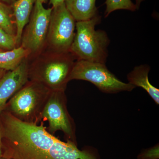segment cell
I'll list each match as a JSON object with an SVG mask.
<instances>
[{
  "label": "cell",
  "instance_id": "6da1fadb",
  "mask_svg": "<svg viewBox=\"0 0 159 159\" xmlns=\"http://www.w3.org/2000/svg\"><path fill=\"white\" fill-rule=\"evenodd\" d=\"M3 156L9 159H99L97 150H80L70 141L63 142L40 124L27 123L3 111L0 114Z\"/></svg>",
  "mask_w": 159,
  "mask_h": 159
},
{
  "label": "cell",
  "instance_id": "7a4b0ae2",
  "mask_svg": "<svg viewBox=\"0 0 159 159\" xmlns=\"http://www.w3.org/2000/svg\"><path fill=\"white\" fill-rule=\"evenodd\" d=\"M76 60L70 51L60 53L45 48L28 58L29 80L52 91H65Z\"/></svg>",
  "mask_w": 159,
  "mask_h": 159
},
{
  "label": "cell",
  "instance_id": "3957f363",
  "mask_svg": "<svg viewBox=\"0 0 159 159\" xmlns=\"http://www.w3.org/2000/svg\"><path fill=\"white\" fill-rule=\"evenodd\" d=\"M101 19L98 14L90 19L76 22L70 52L77 60L106 63L110 39L105 31L96 30V26Z\"/></svg>",
  "mask_w": 159,
  "mask_h": 159
},
{
  "label": "cell",
  "instance_id": "277c9868",
  "mask_svg": "<svg viewBox=\"0 0 159 159\" xmlns=\"http://www.w3.org/2000/svg\"><path fill=\"white\" fill-rule=\"evenodd\" d=\"M51 92L41 84L29 80L9 99L4 111L22 122L39 124Z\"/></svg>",
  "mask_w": 159,
  "mask_h": 159
},
{
  "label": "cell",
  "instance_id": "5b68a950",
  "mask_svg": "<svg viewBox=\"0 0 159 159\" xmlns=\"http://www.w3.org/2000/svg\"><path fill=\"white\" fill-rule=\"evenodd\" d=\"M89 81L106 93L131 92L135 88L129 83L122 82L107 67L105 64L78 60L74 63L70 80Z\"/></svg>",
  "mask_w": 159,
  "mask_h": 159
},
{
  "label": "cell",
  "instance_id": "8992f818",
  "mask_svg": "<svg viewBox=\"0 0 159 159\" xmlns=\"http://www.w3.org/2000/svg\"><path fill=\"white\" fill-rule=\"evenodd\" d=\"M76 23L65 3L52 8L45 48L60 53L70 52Z\"/></svg>",
  "mask_w": 159,
  "mask_h": 159
},
{
  "label": "cell",
  "instance_id": "52a82bcc",
  "mask_svg": "<svg viewBox=\"0 0 159 159\" xmlns=\"http://www.w3.org/2000/svg\"><path fill=\"white\" fill-rule=\"evenodd\" d=\"M42 121L48 122L47 130L54 135L61 131L66 141L77 144L76 125L67 107L65 91H52L42 114Z\"/></svg>",
  "mask_w": 159,
  "mask_h": 159
},
{
  "label": "cell",
  "instance_id": "ba28073f",
  "mask_svg": "<svg viewBox=\"0 0 159 159\" xmlns=\"http://www.w3.org/2000/svg\"><path fill=\"white\" fill-rule=\"evenodd\" d=\"M52 10V7L46 9L42 3L35 1L29 22L23 30L20 45L30 52L29 57L39 54L45 48Z\"/></svg>",
  "mask_w": 159,
  "mask_h": 159
},
{
  "label": "cell",
  "instance_id": "9c48e42d",
  "mask_svg": "<svg viewBox=\"0 0 159 159\" xmlns=\"http://www.w3.org/2000/svg\"><path fill=\"white\" fill-rule=\"evenodd\" d=\"M28 80V58L13 70L4 74L0 79V114L9 99Z\"/></svg>",
  "mask_w": 159,
  "mask_h": 159
},
{
  "label": "cell",
  "instance_id": "30bf717a",
  "mask_svg": "<svg viewBox=\"0 0 159 159\" xmlns=\"http://www.w3.org/2000/svg\"><path fill=\"white\" fill-rule=\"evenodd\" d=\"M150 67L148 65H142L135 67L127 75L128 83L135 87H139L145 90L156 103L159 104V89L150 83L148 73Z\"/></svg>",
  "mask_w": 159,
  "mask_h": 159
},
{
  "label": "cell",
  "instance_id": "8fae6325",
  "mask_svg": "<svg viewBox=\"0 0 159 159\" xmlns=\"http://www.w3.org/2000/svg\"><path fill=\"white\" fill-rule=\"evenodd\" d=\"M35 0H16L12 5L13 15L16 25V46L20 45L23 30L29 22Z\"/></svg>",
  "mask_w": 159,
  "mask_h": 159
},
{
  "label": "cell",
  "instance_id": "7c38bea8",
  "mask_svg": "<svg viewBox=\"0 0 159 159\" xmlns=\"http://www.w3.org/2000/svg\"><path fill=\"white\" fill-rule=\"evenodd\" d=\"M96 0H66L67 9L76 22L86 20L98 14Z\"/></svg>",
  "mask_w": 159,
  "mask_h": 159
},
{
  "label": "cell",
  "instance_id": "4fadbf2b",
  "mask_svg": "<svg viewBox=\"0 0 159 159\" xmlns=\"http://www.w3.org/2000/svg\"><path fill=\"white\" fill-rule=\"evenodd\" d=\"M30 55V52L20 46L12 50L0 51V69L13 70Z\"/></svg>",
  "mask_w": 159,
  "mask_h": 159
},
{
  "label": "cell",
  "instance_id": "5bb4252c",
  "mask_svg": "<svg viewBox=\"0 0 159 159\" xmlns=\"http://www.w3.org/2000/svg\"><path fill=\"white\" fill-rule=\"evenodd\" d=\"M0 29L15 37L16 25L12 6L0 2Z\"/></svg>",
  "mask_w": 159,
  "mask_h": 159
},
{
  "label": "cell",
  "instance_id": "9a60e30c",
  "mask_svg": "<svg viewBox=\"0 0 159 159\" xmlns=\"http://www.w3.org/2000/svg\"><path fill=\"white\" fill-rule=\"evenodd\" d=\"M106 6L104 14L107 17L112 12L118 10H125L131 11L138 10L135 3L131 0H106Z\"/></svg>",
  "mask_w": 159,
  "mask_h": 159
},
{
  "label": "cell",
  "instance_id": "2e32d148",
  "mask_svg": "<svg viewBox=\"0 0 159 159\" xmlns=\"http://www.w3.org/2000/svg\"><path fill=\"white\" fill-rule=\"evenodd\" d=\"M16 47L15 37L0 29V48L3 51H8Z\"/></svg>",
  "mask_w": 159,
  "mask_h": 159
},
{
  "label": "cell",
  "instance_id": "e0dca14e",
  "mask_svg": "<svg viewBox=\"0 0 159 159\" xmlns=\"http://www.w3.org/2000/svg\"><path fill=\"white\" fill-rule=\"evenodd\" d=\"M138 159H159L158 143L150 148L143 149L137 156Z\"/></svg>",
  "mask_w": 159,
  "mask_h": 159
},
{
  "label": "cell",
  "instance_id": "ac0fdd59",
  "mask_svg": "<svg viewBox=\"0 0 159 159\" xmlns=\"http://www.w3.org/2000/svg\"><path fill=\"white\" fill-rule=\"evenodd\" d=\"M50 4L52 5V8L56 7L65 3L66 0H49Z\"/></svg>",
  "mask_w": 159,
  "mask_h": 159
},
{
  "label": "cell",
  "instance_id": "d6986e66",
  "mask_svg": "<svg viewBox=\"0 0 159 159\" xmlns=\"http://www.w3.org/2000/svg\"><path fill=\"white\" fill-rule=\"evenodd\" d=\"M2 138V132L0 123V157H2L3 155Z\"/></svg>",
  "mask_w": 159,
  "mask_h": 159
},
{
  "label": "cell",
  "instance_id": "ffe728a7",
  "mask_svg": "<svg viewBox=\"0 0 159 159\" xmlns=\"http://www.w3.org/2000/svg\"><path fill=\"white\" fill-rule=\"evenodd\" d=\"M15 1L16 0H0V2L6 3V4H8V5H10L11 6H12Z\"/></svg>",
  "mask_w": 159,
  "mask_h": 159
},
{
  "label": "cell",
  "instance_id": "44dd1931",
  "mask_svg": "<svg viewBox=\"0 0 159 159\" xmlns=\"http://www.w3.org/2000/svg\"><path fill=\"white\" fill-rule=\"evenodd\" d=\"M145 0H135V4L137 8L139 9V8H140V6H141V4L142 2H144Z\"/></svg>",
  "mask_w": 159,
  "mask_h": 159
},
{
  "label": "cell",
  "instance_id": "7402d4cb",
  "mask_svg": "<svg viewBox=\"0 0 159 159\" xmlns=\"http://www.w3.org/2000/svg\"><path fill=\"white\" fill-rule=\"evenodd\" d=\"M7 71L4 70L0 69V79L2 78V77L4 75V74L6 73Z\"/></svg>",
  "mask_w": 159,
  "mask_h": 159
},
{
  "label": "cell",
  "instance_id": "603a6c76",
  "mask_svg": "<svg viewBox=\"0 0 159 159\" xmlns=\"http://www.w3.org/2000/svg\"><path fill=\"white\" fill-rule=\"evenodd\" d=\"M35 1H38V2H39L43 4L44 3L46 2L48 0H35Z\"/></svg>",
  "mask_w": 159,
  "mask_h": 159
},
{
  "label": "cell",
  "instance_id": "cb8c5ba5",
  "mask_svg": "<svg viewBox=\"0 0 159 159\" xmlns=\"http://www.w3.org/2000/svg\"><path fill=\"white\" fill-rule=\"evenodd\" d=\"M0 159H9L7 158L6 157L2 156L0 157Z\"/></svg>",
  "mask_w": 159,
  "mask_h": 159
},
{
  "label": "cell",
  "instance_id": "d4e9b609",
  "mask_svg": "<svg viewBox=\"0 0 159 159\" xmlns=\"http://www.w3.org/2000/svg\"><path fill=\"white\" fill-rule=\"evenodd\" d=\"M4 51L2 49L0 48V51Z\"/></svg>",
  "mask_w": 159,
  "mask_h": 159
}]
</instances>
